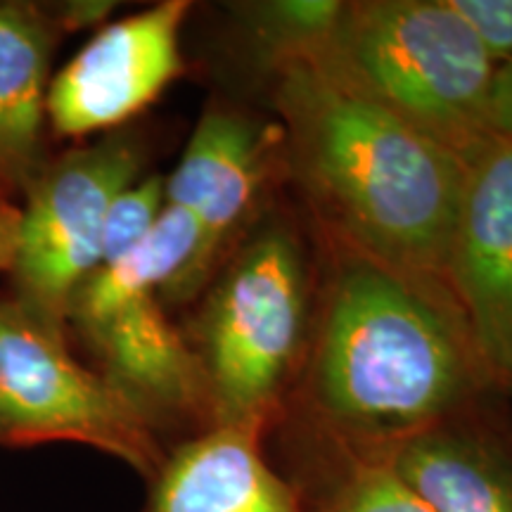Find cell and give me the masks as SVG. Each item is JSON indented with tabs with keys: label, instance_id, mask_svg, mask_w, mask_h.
Instances as JSON below:
<instances>
[{
	"label": "cell",
	"instance_id": "14",
	"mask_svg": "<svg viewBox=\"0 0 512 512\" xmlns=\"http://www.w3.org/2000/svg\"><path fill=\"white\" fill-rule=\"evenodd\" d=\"M344 3L339 0H271L240 5L261 53L278 69L313 62L330 41Z\"/></svg>",
	"mask_w": 512,
	"mask_h": 512
},
{
	"label": "cell",
	"instance_id": "6",
	"mask_svg": "<svg viewBox=\"0 0 512 512\" xmlns=\"http://www.w3.org/2000/svg\"><path fill=\"white\" fill-rule=\"evenodd\" d=\"M91 446L152 479L166 453L136 408L81 363L67 332L0 292V444Z\"/></svg>",
	"mask_w": 512,
	"mask_h": 512
},
{
	"label": "cell",
	"instance_id": "3",
	"mask_svg": "<svg viewBox=\"0 0 512 512\" xmlns=\"http://www.w3.org/2000/svg\"><path fill=\"white\" fill-rule=\"evenodd\" d=\"M200 245L197 221L166 204L155 228L119 259L95 268L69 302L67 332L81 339L95 370L155 434L211 427L200 358L162 302L190 273Z\"/></svg>",
	"mask_w": 512,
	"mask_h": 512
},
{
	"label": "cell",
	"instance_id": "18",
	"mask_svg": "<svg viewBox=\"0 0 512 512\" xmlns=\"http://www.w3.org/2000/svg\"><path fill=\"white\" fill-rule=\"evenodd\" d=\"M114 8H117V3H110V0H69V3H53L55 17L64 34H74V31L83 29L98 31L100 27H105L107 17L112 15Z\"/></svg>",
	"mask_w": 512,
	"mask_h": 512
},
{
	"label": "cell",
	"instance_id": "13",
	"mask_svg": "<svg viewBox=\"0 0 512 512\" xmlns=\"http://www.w3.org/2000/svg\"><path fill=\"white\" fill-rule=\"evenodd\" d=\"M377 460L432 512H512V456L482 434L434 425Z\"/></svg>",
	"mask_w": 512,
	"mask_h": 512
},
{
	"label": "cell",
	"instance_id": "15",
	"mask_svg": "<svg viewBox=\"0 0 512 512\" xmlns=\"http://www.w3.org/2000/svg\"><path fill=\"white\" fill-rule=\"evenodd\" d=\"M166 207L164 176H145L119 192L102 230L100 266L119 259L155 228ZM98 266V268H100Z\"/></svg>",
	"mask_w": 512,
	"mask_h": 512
},
{
	"label": "cell",
	"instance_id": "16",
	"mask_svg": "<svg viewBox=\"0 0 512 512\" xmlns=\"http://www.w3.org/2000/svg\"><path fill=\"white\" fill-rule=\"evenodd\" d=\"M498 64L512 57V0H448Z\"/></svg>",
	"mask_w": 512,
	"mask_h": 512
},
{
	"label": "cell",
	"instance_id": "19",
	"mask_svg": "<svg viewBox=\"0 0 512 512\" xmlns=\"http://www.w3.org/2000/svg\"><path fill=\"white\" fill-rule=\"evenodd\" d=\"M19 235V200L0 190V273L10 275Z\"/></svg>",
	"mask_w": 512,
	"mask_h": 512
},
{
	"label": "cell",
	"instance_id": "12",
	"mask_svg": "<svg viewBox=\"0 0 512 512\" xmlns=\"http://www.w3.org/2000/svg\"><path fill=\"white\" fill-rule=\"evenodd\" d=\"M64 31L53 3L0 0V190L19 197L48 164V93Z\"/></svg>",
	"mask_w": 512,
	"mask_h": 512
},
{
	"label": "cell",
	"instance_id": "1",
	"mask_svg": "<svg viewBox=\"0 0 512 512\" xmlns=\"http://www.w3.org/2000/svg\"><path fill=\"white\" fill-rule=\"evenodd\" d=\"M275 102L299 181L349 245L418 280L444 275L470 162L311 62L280 69Z\"/></svg>",
	"mask_w": 512,
	"mask_h": 512
},
{
	"label": "cell",
	"instance_id": "7",
	"mask_svg": "<svg viewBox=\"0 0 512 512\" xmlns=\"http://www.w3.org/2000/svg\"><path fill=\"white\" fill-rule=\"evenodd\" d=\"M143 166V140L121 128L50 157L19 200L10 292L50 328L67 332L69 302L100 266L112 202Z\"/></svg>",
	"mask_w": 512,
	"mask_h": 512
},
{
	"label": "cell",
	"instance_id": "9",
	"mask_svg": "<svg viewBox=\"0 0 512 512\" xmlns=\"http://www.w3.org/2000/svg\"><path fill=\"white\" fill-rule=\"evenodd\" d=\"M446 280L491 380L512 384V143L491 138L467 164Z\"/></svg>",
	"mask_w": 512,
	"mask_h": 512
},
{
	"label": "cell",
	"instance_id": "10",
	"mask_svg": "<svg viewBox=\"0 0 512 512\" xmlns=\"http://www.w3.org/2000/svg\"><path fill=\"white\" fill-rule=\"evenodd\" d=\"M268 133L245 114L211 105L204 110L166 185V204L188 211L202 235L200 254L174 302L183 304L207 285L228 235L240 226L261 188Z\"/></svg>",
	"mask_w": 512,
	"mask_h": 512
},
{
	"label": "cell",
	"instance_id": "8",
	"mask_svg": "<svg viewBox=\"0 0 512 512\" xmlns=\"http://www.w3.org/2000/svg\"><path fill=\"white\" fill-rule=\"evenodd\" d=\"M192 5L164 0L107 22L53 76L48 131L86 140L126 128L185 72L183 27Z\"/></svg>",
	"mask_w": 512,
	"mask_h": 512
},
{
	"label": "cell",
	"instance_id": "11",
	"mask_svg": "<svg viewBox=\"0 0 512 512\" xmlns=\"http://www.w3.org/2000/svg\"><path fill=\"white\" fill-rule=\"evenodd\" d=\"M256 425H214L166 453L143 512H311L261 451Z\"/></svg>",
	"mask_w": 512,
	"mask_h": 512
},
{
	"label": "cell",
	"instance_id": "4",
	"mask_svg": "<svg viewBox=\"0 0 512 512\" xmlns=\"http://www.w3.org/2000/svg\"><path fill=\"white\" fill-rule=\"evenodd\" d=\"M311 64L470 162L489 143L496 64L448 0L344 3Z\"/></svg>",
	"mask_w": 512,
	"mask_h": 512
},
{
	"label": "cell",
	"instance_id": "2",
	"mask_svg": "<svg viewBox=\"0 0 512 512\" xmlns=\"http://www.w3.org/2000/svg\"><path fill=\"white\" fill-rule=\"evenodd\" d=\"M486 377L467 325L422 280L361 254L339 268L316 356V399L335 430L389 446L439 425Z\"/></svg>",
	"mask_w": 512,
	"mask_h": 512
},
{
	"label": "cell",
	"instance_id": "17",
	"mask_svg": "<svg viewBox=\"0 0 512 512\" xmlns=\"http://www.w3.org/2000/svg\"><path fill=\"white\" fill-rule=\"evenodd\" d=\"M486 128L491 138H503L512 143V57L498 64L491 79Z\"/></svg>",
	"mask_w": 512,
	"mask_h": 512
},
{
	"label": "cell",
	"instance_id": "5",
	"mask_svg": "<svg viewBox=\"0 0 512 512\" xmlns=\"http://www.w3.org/2000/svg\"><path fill=\"white\" fill-rule=\"evenodd\" d=\"M304 294L302 254L283 228L256 235L216 280L190 339L211 427H266L302 344Z\"/></svg>",
	"mask_w": 512,
	"mask_h": 512
}]
</instances>
